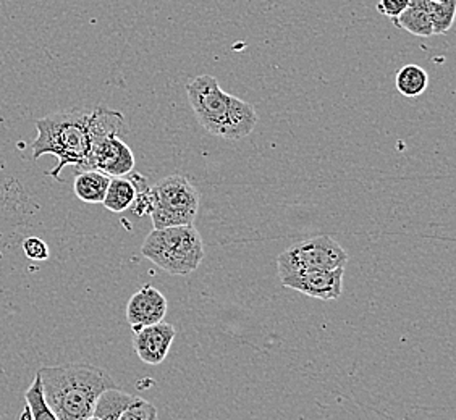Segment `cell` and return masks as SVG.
Listing matches in <instances>:
<instances>
[{
	"instance_id": "obj_1",
	"label": "cell",
	"mask_w": 456,
	"mask_h": 420,
	"mask_svg": "<svg viewBox=\"0 0 456 420\" xmlns=\"http://www.w3.org/2000/svg\"><path fill=\"white\" fill-rule=\"evenodd\" d=\"M37 138L31 150L37 160L45 154L57 158L59 164L49 175L61 182V170L73 166L78 172L88 170L89 156L97 140L102 136L126 132V123L120 112L96 107L91 112L71 110L57 112L36 122Z\"/></svg>"
},
{
	"instance_id": "obj_2",
	"label": "cell",
	"mask_w": 456,
	"mask_h": 420,
	"mask_svg": "<svg viewBox=\"0 0 456 420\" xmlns=\"http://www.w3.org/2000/svg\"><path fill=\"white\" fill-rule=\"evenodd\" d=\"M37 376L45 403L59 420H88L97 398L117 386L106 370L91 364L47 366Z\"/></svg>"
},
{
	"instance_id": "obj_3",
	"label": "cell",
	"mask_w": 456,
	"mask_h": 420,
	"mask_svg": "<svg viewBox=\"0 0 456 420\" xmlns=\"http://www.w3.org/2000/svg\"><path fill=\"white\" fill-rule=\"evenodd\" d=\"M141 254L170 275H188L201 265L204 245L193 225L162 228L146 237Z\"/></svg>"
},
{
	"instance_id": "obj_4",
	"label": "cell",
	"mask_w": 456,
	"mask_h": 420,
	"mask_svg": "<svg viewBox=\"0 0 456 420\" xmlns=\"http://www.w3.org/2000/svg\"><path fill=\"white\" fill-rule=\"evenodd\" d=\"M154 230L193 225L200 209V194L186 176L170 175L150 188Z\"/></svg>"
},
{
	"instance_id": "obj_5",
	"label": "cell",
	"mask_w": 456,
	"mask_h": 420,
	"mask_svg": "<svg viewBox=\"0 0 456 420\" xmlns=\"http://www.w3.org/2000/svg\"><path fill=\"white\" fill-rule=\"evenodd\" d=\"M346 262L348 254L342 246L334 238L321 235L285 249L277 257V273L281 280L299 271L345 269Z\"/></svg>"
},
{
	"instance_id": "obj_6",
	"label": "cell",
	"mask_w": 456,
	"mask_h": 420,
	"mask_svg": "<svg viewBox=\"0 0 456 420\" xmlns=\"http://www.w3.org/2000/svg\"><path fill=\"white\" fill-rule=\"evenodd\" d=\"M186 94L202 128L214 136L224 138L233 96L220 88L219 81L211 75L191 79L186 86Z\"/></svg>"
},
{
	"instance_id": "obj_7",
	"label": "cell",
	"mask_w": 456,
	"mask_h": 420,
	"mask_svg": "<svg viewBox=\"0 0 456 420\" xmlns=\"http://www.w3.org/2000/svg\"><path fill=\"white\" fill-rule=\"evenodd\" d=\"M134 156L120 134L110 133L97 140L89 156L88 170H99L102 174L114 176H126L133 174Z\"/></svg>"
},
{
	"instance_id": "obj_8",
	"label": "cell",
	"mask_w": 456,
	"mask_h": 420,
	"mask_svg": "<svg viewBox=\"0 0 456 420\" xmlns=\"http://www.w3.org/2000/svg\"><path fill=\"white\" fill-rule=\"evenodd\" d=\"M345 269L334 271H299L281 279L285 288L295 289L309 298L334 301L342 296Z\"/></svg>"
},
{
	"instance_id": "obj_9",
	"label": "cell",
	"mask_w": 456,
	"mask_h": 420,
	"mask_svg": "<svg viewBox=\"0 0 456 420\" xmlns=\"http://www.w3.org/2000/svg\"><path fill=\"white\" fill-rule=\"evenodd\" d=\"M176 332L174 325L167 322L142 327L133 330V348L144 364L159 366L167 359Z\"/></svg>"
},
{
	"instance_id": "obj_10",
	"label": "cell",
	"mask_w": 456,
	"mask_h": 420,
	"mask_svg": "<svg viewBox=\"0 0 456 420\" xmlns=\"http://www.w3.org/2000/svg\"><path fill=\"white\" fill-rule=\"evenodd\" d=\"M167 298L152 285H144L126 304V320L132 330L164 322L167 315Z\"/></svg>"
},
{
	"instance_id": "obj_11",
	"label": "cell",
	"mask_w": 456,
	"mask_h": 420,
	"mask_svg": "<svg viewBox=\"0 0 456 420\" xmlns=\"http://www.w3.org/2000/svg\"><path fill=\"white\" fill-rule=\"evenodd\" d=\"M394 25L419 37L434 36L430 0H410L403 13L394 20Z\"/></svg>"
},
{
	"instance_id": "obj_12",
	"label": "cell",
	"mask_w": 456,
	"mask_h": 420,
	"mask_svg": "<svg viewBox=\"0 0 456 420\" xmlns=\"http://www.w3.org/2000/svg\"><path fill=\"white\" fill-rule=\"evenodd\" d=\"M110 176L99 170H81L77 172L73 182V191L79 201L86 204H102L106 198Z\"/></svg>"
},
{
	"instance_id": "obj_13",
	"label": "cell",
	"mask_w": 456,
	"mask_h": 420,
	"mask_svg": "<svg viewBox=\"0 0 456 420\" xmlns=\"http://www.w3.org/2000/svg\"><path fill=\"white\" fill-rule=\"evenodd\" d=\"M136 193H138V188H136L133 175L114 176L109 182V188H107L102 206L110 212L120 214V212H125L132 207Z\"/></svg>"
},
{
	"instance_id": "obj_14",
	"label": "cell",
	"mask_w": 456,
	"mask_h": 420,
	"mask_svg": "<svg viewBox=\"0 0 456 420\" xmlns=\"http://www.w3.org/2000/svg\"><path fill=\"white\" fill-rule=\"evenodd\" d=\"M134 396L125 393L120 388H110L97 398L94 411L88 420H118L122 412L133 403Z\"/></svg>"
},
{
	"instance_id": "obj_15",
	"label": "cell",
	"mask_w": 456,
	"mask_h": 420,
	"mask_svg": "<svg viewBox=\"0 0 456 420\" xmlns=\"http://www.w3.org/2000/svg\"><path fill=\"white\" fill-rule=\"evenodd\" d=\"M395 83L402 96L418 97L424 94L429 86V75L419 65L410 63L396 73Z\"/></svg>"
},
{
	"instance_id": "obj_16",
	"label": "cell",
	"mask_w": 456,
	"mask_h": 420,
	"mask_svg": "<svg viewBox=\"0 0 456 420\" xmlns=\"http://www.w3.org/2000/svg\"><path fill=\"white\" fill-rule=\"evenodd\" d=\"M27 406L33 420H59L57 416L51 411V408L47 406L43 394V385H41V378L36 374L35 382L28 388L27 394Z\"/></svg>"
},
{
	"instance_id": "obj_17",
	"label": "cell",
	"mask_w": 456,
	"mask_h": 420,
	"mask_svg": "<svg viewBox=\"0 0 456 420\" xmlns=\"http://www.w3.org/2000/svg\"><path fill=\"white\" fill-rule=\"evenodd\" d=\"M456 0L445 2H430V15H432V27L434 36L448 33L453 21H455Z\"/></svg>"
},
{
	"instance_id": "obj_18",
	"label": "cell",
	"mask_w": 456,
	"mask_h": 420,
	"mask_svg": "<svg viewBox=\"0 0 456 420\" xmlns=\"http://www.w3.org/2000/svg\"><path fill=\"white\" fill-rule=\"evenodd\" d=\"M118 420H159V412L150 401L134 396L133 403L122 412Z\"/></svg>"
},
{
	"instance_id": "obj_19",
	"label": "cell",
	"mask_w": 456,
	"mask_h": 420,
	"mask_svg": "<svg viewBox=\"0 0 456 420\" xmlns=\"http://www.w3.org/2000/svg\"><path fill=\"white\" fill-rule=\"evenodd\" d=\"M23 251L31 261H47L51 255L49 246L41 238H27L23 241Z\"/></svg>"
},
{
	"instance_id": "obj_20",
	"label": "cell",
	"mask_w": 456,
	"mask_h": 420,
	"mask_svg": "<svg viewBox=\"0 0 456 420\" xmlns=\"http://www.w3.org/2000/svg\"><path fill=\"white\" fill-rule=\"evenodd\" d=\"M410 0H379V13H382L384 17L395 18L400 17L408 7Z\"/></svg>"
},
{
	"instance_id": "obj_21",
	"label": "cell",
	"mask_w": 456,
	"mask_h": 420,
	"mask_svg": "<svg viewBox=\"0 0 456 420\" xmlns=\"http://www.w3.org/2000/svg\"><path fill=\"white\" fill-rule=\"evenodd\" d=\"M21 420H33V417H31V412H29V409H28V406L27 409H25L23 414H21Z\"/></svg>"
},
{
	"instance_id": "obj_22",
	"label": "cell",
	"mask_w": 456,
	"mask_h": 420,
	"mask_svg": "<svg viewBox=\"0 0 456 420\" xmlns=\"http://www.w3.org/2000/svg\"><path fill=\"white\" fill-rule=\"evenodd\" d=\"M430 2H445V0H430Z\"/></svg>"
}]
</instances>
